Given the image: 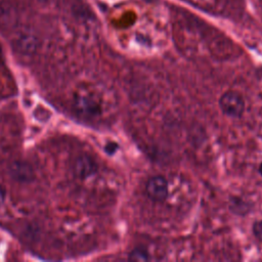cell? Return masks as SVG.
Returning <instances> with one entry per match:
<instances>
[{
	"instance_id": "cell-3",
	"label": "cell",
	"mask_w": 262,
	"mask_h": 262,
	"mask_svg": "<svg viewBox=\"0 0 262 262\" xmlns=\"http://www.w3.org/2000/svg\"><path fill=\"white\" fill-rule=\"evenodd\" d=\"M146 193L150 200L156 203H162L169 195V183L163 175H154L149 178L146 185Z\"/></svg>"
},
{
	"instance_id": "cell-2",
	"label": "cell",
	"mask_w": 262,
	"mask_h": 262,
	"mask_svg": "<svg viewBox=\"0 0 262 262\" xmlns=\"http://www.w3.org/2000/svg\"><path fill=\"white\" fill-rule=\"evenodd\" d=\"M218 106L224 116L232 119H240L245 113L246 101L240 92L227 90L219 97Z\"/></svg>"
},
{
	"instance_id": "cell-7",
	"label": "cell",
	"mask_w": 262,
	"mask_h": 262,
	"mask_svg": "<svg viewBox=\"0 0 262 262\" xmlns=\"http://www.w3.org/2000/svg\"><path fill=\"white\" fill-rule=\"evenodd\" d=\"M229 210L232 214L239 216H246L251 212L252 205L239 197H230L229 199Z\"/></svg>"
},
{
	"instance_id": "cell-8",
	"label": "cell",
	"mask_w": 262,
	"mask_h": 262,
	"mask_svg": "<svg viewBox=\"0 0 262 262\" xmlns=\"http://www.w3.org/2000/svg\"><path fill=\"white\" fill-rule=\"evenodd\" d=\"M129 260L131 261H148L150 259L148 251L143 247H137L129 253Z\"/></svg>"
},
{
	"instance_id": "cell-1",
	"label": "cell",
	"mask_w": 262,
	"mask_h": 262,
	"mask_svg": "<svg viewBox=\"0 0 262 262\" xmlns=\"http://www.w3.org/2000/svg\"><path fill=\"white\" fill-rule=\"evenodd\" d=\"M73 109L76 114L86 120H93L102 112L97 93L90 89H80L74 94Z\"/></svg>"
},
{
	"instance_id": "cell-6",
	"label": "cell",
	"mask_w": 262,
	"mask_h": 262,
	"mask_svg": "<svg viewBox=\"0 0 262 262\" xmlns=\"http://www.w3.org/2000/svg\"><path fill=\"white\" fill-rule=\"evenodd\" d=\"M15 48L22 55H32L37 50L38 39L31 33L22 32L17 35L15 41Z\"/></svg>"
},
{
	"instance_id": "cell-10",
	"label": "cell",
	"mask_w": 262,
	"mask_h": 262,
	"mask_svg": "<svg viewBox=\"0 0 262 262\" xmlns=\"http://www.w3.org/2000/svg\"><path fill=\"white\" fill-rule=\"evenodd\" d=\"M118 148H119V146L116 143L110 142L106 146H104V152H106L108 155L112 156L118 151Z\"/></svg>"
},
{
	"instance_id": "cell-5",
	"label": "cell",
	"mask_w": 262,
	"mask_h": 262,
	"mask_svg": "<svg viewBox=\"0 0 262 262\" xmlns=\"http://www.w3.org/2000/svg\"><path fill=\"white\" fill-rule=\"evenodd\" d=\"M10 175L18 182L27 183L34 179L35 174L33 167L29 163L25 161H15L10 166Z\"/></svg>"
},
{
	"instance_id": "cell-13",
	"label": "cell",
	"mask_w": 262,
	"mask_h": 262,
	"mask_svg": "<svg viewBox=\"0 0 262 262\" xmlns=\"http://www.w3.org/2000/svg\"><path fill=\"white\" fill-rule=\"evenodd\" d=\"M3 60V49H2V46H0V62H2Z\"/></svg>"
},
{
	"instance_id": "cell-9",
	"label": "cell",
	"mask_w": 262,
	"mask_h": 262,
	"mask_svg": "<svg viewBox=\"0 0 262 262\" xmlns=\"http://www.w3.org/2000/svg\"><path fill=\"white\" fill-rule=\"evenodd\" d=\"M252 231H253V234L254 237L262 242V220H257L256 222H254L253 226H252Z\"/></svg>"
},
{
	"instance_id": "cell-11",
	"label": "cell",
	"mask_w": 262,
	"mask_h": 262,
	"mask_svg": "<svg viewBox=\"0 0 262 262\" xmlns=\"http://www.w3.org/2000/svg\"><path fill=\"white\" fill-rule=\"evenodd\" d=\"M5 198H6V193L5 190L0 187V206L3 205V203L5 202Z\"/></svg>"
},
{
	"instance_id": "cell-14",
	"label": "cell",
	"mask_w": 262,
	"mask_h": 262,
	"mask_svg": "<svg viewBox=\"0 0 262 262\" xmlns=\"http://www.w3.org/2000/svg\"><path fill=\"white\" fill-rule=\"evenodd\" d=\"M39 2H43V0H39Z\"/></svg>"
},
{
	"instance_id": "cell-12",
	"label": "cell",
	"mask_w": 262,
	"mask_h": 262,
	"mask_svg": "<svg viewBox=\"0 0 262 262\" xmlns=\"http://www.w3.org/2000/svg\"><path fill=\"white\" fill-rule=\"evenodd\" d=\"M258 173H259V175L262 177V162L259 164V166H258Z\"/></svg>"
},
{
	"instance_id": "cell-4",
	"label": "cell",
	"mask_w": 262,
	"mask_h": 262,
	"mask_svg": "<svg viewBox=\"0 0 262 262\" xmlns=\"http://www.w3.org/2000/svg\"><path fill=\"white\" fill-rule=\"evenodd\" d=\"M73 171L77 178L86 180L94 176L98 171V164L93 157L83 154L78 156L74 161Z\"/></svg>"
}]
</instances>
